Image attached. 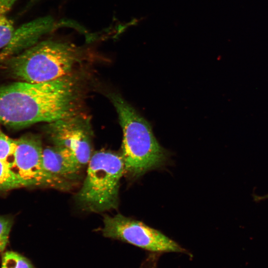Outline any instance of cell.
<instances>
[{"label":"cell","instance_id":"cell-2","mask_svg":"<svg viewBox=\"0 0 268 268\" xmlns=\"http://www.w3.org/2000/svg\"><path fill=\"white\" fill-rule=\"evenodd\" d=\"M110 98L123 130L121 155L125 173L131 178L137 179L163 165L167 154L156 140L149 124L120 95L112 93Z\"/></svg>","mask_w":268,"mask_h":268},{"label":"cell","instance_id":"cell-3","mask_svg":"<svg viewBox=\"0 0 268 268\" xmlns=\"http://www.w3.org/2000/svg\"><path fill=\"white\" fill-rule=\"evenodd\" d=\"M80 53L72 43L48 39L6 59L5 64L10 74L21 81L44 82L69 75Z\"/></svg>","mask_w":268,"mask_h":268},{"label":"cell","instance_id":"cell-16","mask_svg":"<svg viewBox=\"0 0 268 268\" xmlns=\"http://www.w3.org/2000/svg\"><path fill=\"white\" fill-rule=\"evenodd\" d=\"M17 0H0V15H6Z\"/></svg>","mask_w":268,"mask_h":268},{"label":"cell","instance_id":"cell-11","mask_svg":"<svg viewBox=\"0 0 268 268\" xmlns=\"http://www.w3.org/2000/svg\"><path fill=\"white\" fill-rule=\"evenodd\" d=\"M16 139L10 138L0 128V160L11 168L14 161Z\"/></svg>","mask_w":268,"mask_h":268},{"label":"cell","instance_id":"cell-14","mask_svg":"<svg viewBox=\"0 0 268 268\" xmlns=\"http://www.w3.org/2000/svg\"><path fill=\"white\" fill-rule=\"evenodd\" d=\"M12 225V221L10 218L0 216V252L4 251L8 243Z\"/></svg>","mask_w":268,"mask_h":268},{"label":"cell","instance_id":"cell-17","mask_svg":"<svg viewBox=\"0 0 268 268\" xmlns=\"http://www.w3.org/2000/svg\"><path fill=\"white\" fill-rule=\"evenodd\" d=\"M254 199L256 201H261V200H264L266 199H268V194L265 195V196H256L254 198Z\"/></svg>","mask_w":268,"mask_h":268},{"label":"cell","instance_id":"cell-7","mask_svg":"<svg viewBox=\"0 0 268 268\" xmlns=\"http://www.w3.org/2000/svg\"><path fill=\"white\" fill-rule=\"evenodd\" d=\"M46 134L54 145L70 150L79 163H88L92 155L89 124L77 115L48 123Z\"/></svg>","mask_w":268,"mask_h":268},{"label":"cell","instance_id":"cell-10","mask_svg":"<svg viewBox=\"0 0 268 268\" xmlns=\"http://www.w3.org/2000/svg\"><path fill=\"white\" fill-rule=\"evenodd\" d=\"M26 187L7 164L0 160V191Z\"/></svg>","mask_w":268,"mask_h":268},{"label":"cell","instance_id":"cell-1","mask_svg":"<svg viewBox=\"0 0 268 268\" xmlns=\"http://www.w3.org/2000/svg\"><path fill=\"white\" fill-rule=\"evenodd\" d=\"M77 91L69 75L52 81L0 86V123L14 129L76 115Z\"/></svg>","mask_w":268,"mask_h":268},{"label":"cell","instance_id":"cell-9","mask_svg":"<svg viewBox=\"0 0 268 268\" xmlns=\"http://www.w3.org/2000/svg\"><path fill=\"white\" fill-rule=\"evenodd\" d=\"M43 162L47 172L65 180L75 178L83 166L70 150L54 145L43 148Z\"/></svg>","mask_w":268,"mask_h":268},{"label":"cell","instance_id":"cell-13","mask_svg":"<svg viewBox=\"0 0 268 268\" xmlns=\"http://www.w3.org/2000/svg\"><path fill=\"white\" fill-rule=\"evenodd\" d=\"M12 20L6 15H0V49L2 50L9 44L14 30Z\"/></svg>","mask_w":268,"mask_h":268},{"label":"cell","instance_id":"cell-8","mask_svg":"<svg viewBox=\"0 0 268 268\" xmlns=\"http://www.w3.org/2000/svg\"><path fill=\"white\" fill-rule=\"evenodd\" d=\"M54 20L51 16L40 17L23 24L15 29L9 44L0 51L4 60L17 55L33 46L44 35L51 31Z\"/></svg>","mask_w":268,"mask_h":268},{"label":"cell","instance_id":"cell-12","mask_svg":"<svg viewBox=\"0 0 268 268\" xmlns=\"http://www.w3.org/2000/svg\"><path fill=\"white\" fill-rule=\"evenodd\" d=\"M1 268H33L24 257L12 251L5 252L2 258Z\"/></svg>","mask_w":268,"mask_h":268},{"label":"cell","instance_id":"cell-15","mask_svg":"<svg viewBox=\"0 0 268 268\" xmlns=\"http://www.w3.org/2000/svg\"><path fill=\"white\" fill-rule=\"evenodd\" d=\"M162 254L148 252L139 268H158L159 260Z\"/></svg>","mask_w":268,"mask_h":268},{"label":"cell","instance_id":"cell-5","mask_svg":"<svg viewBox=\"0 0 268 268\" xmlns=\"http://www.w3.org/2000/svg\"><path fill=\"white\" fill-rule=\"evenodd\" d=\"M102 231L105 237L128 243L148 252L175 253L193 258L188 250L161 231L121 214L105 215Z\"/></svg>","mask_w":268,"mask_h":268},{"label":"cell","instance_id":"cell-4","mask_svg":"<svg viewBox=\"0 0 268 268\" xmlns=\"http://www.w3.org/2000/svg\"><path fill=\"white\" fill-rule=\"evenodd\" d=\"M83 185L76 195L83 210L101 212L116 209L120 180L125 173L121 155L100 150L92 154Z\"/></svg>","mask_w":268,"mask_h":268},{"label":"cell","instance_id":"cell-6","mask_svg":"<svg viewBox=\"0 0 268 268\" xmlns=\"http://www.w3.org/2000/svg\"><path fill=\"white\" fill-rule=\"evenodd\" d=\"M14 161L12 170L26 187H49L67 189V180L54 176L47 172L43 165V151L40 139L34 135H24L16 139Z\"/></svg>","mask_w":268,"mask_h":268}]
</instances>
